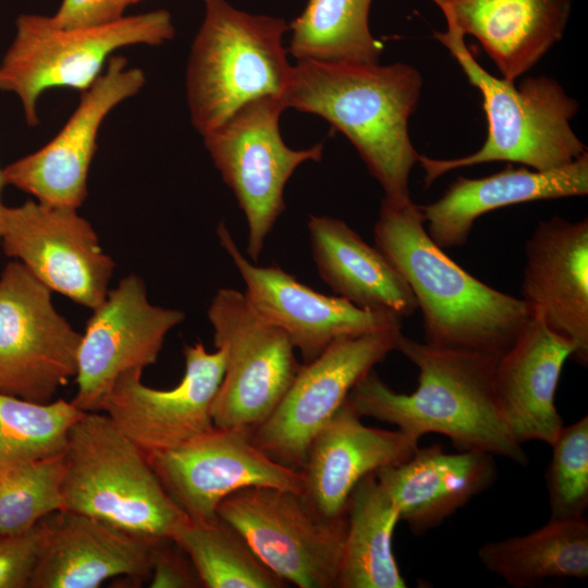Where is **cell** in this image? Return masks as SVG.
<instances>
[{"mask_svg":"<svg viewBox=\"0 0 588 588\" xmlns=\"http://www.w3.org/2000/svg\"><path fill=\"white\" fill-rule=\"evenodd\" d=\"M487 571L515 588L535 587L551 578L588 576V522L550 518L523 536L487 541L478 549Z\"/></svg>","mask_w":588,"mask_h":588,"instance_id":"27","label":"cell"},{"mask_svg":"<svg viewBox=\"0 0 588 588\" xmlns=\"http://www.w3.org/2000/svg\"><path fill=\"white\" fill-rule=\"evenodd\" d=\"M5 184V181H4V177H3V170L2 168L0 167V208L2 206V201H1V192H2V188L4 187Z\"/></svg>","mask_w":588,"mask_h":588,"instance_id":"37","label":"cell"},{"mask_svg":"<svg viewBox=\"0 0 588 588\" xmlns=\"http://www.w3.org/2000/svg\"><path fill=\"white\" fill-rule=\"evenodd\" d=\"M126 8L124 0H62L50 16L59 27H86L117 21Z\"/></svg>","mask_w":588,"mask_h":588,"instance_id":"36","label":"cell"},{"mask_svg":"<svg viewBox=\"0 0 588 588\" xmlns=\"http://www.w3.org/2000/svg\"><path fill=\"white\" fill-rule=\"evenodd\" d=\"M84 413L62 399L38 403L0 392V469L62 455Z\"/></svg>","mask_w":588,"mask_h":588,"instance_id":"31","label":"cell"},{"mask_svg":"<svg viewBox=\"0 0 588 588\" xmlns=\"http://www.w3.org/2000/svg\"><path fill=\"white\" fill-rule=\"evenodd\" d=\"M307 228L317 271L336 296L363 309L414 314L413 292L379 248L341 219L310 215Z\"/></svg>","mask_w":588,"mask_h":588,"instance_id":"26","label":"cell"},{"mask_svg":"<svg viewBox=\"0 0 588 588\" xmlns=\"http://www.w3.org/2000/svg\"><path fill=\"white\" fill-rule=\"evenodd\" d=\"M189 558L206 588H282L241 535L219 516L187 518L171 538Z\"/></svg>","mask_w":588,"mask_h":588,"instance_id":"30","label":"cell"},{"mask_svg":"<svg viewBox=\"0 0 588 588\" xmlns=\"http://www.w3.org/2000/svg\"><path fill=\"white\" fill-rule=\"evenodd\" d=\"M41 525L42 541L29 588H97L113 577H150L159 539L69 510L47 515Z\"/></svg>","mask_w":588,"mask_h":588,"instance_id":"20","label":"cell"},{"mask_svg":"<svg viewBox=\"0 0 588 588\" xmlns=\"http://www.w3.org/2000/svg\"><path fill=\"white\" fill-rule=\"evenodd\" d=\"M522 299L530 317L567 340L588 364V219L552 217L526 243Z\"/></svg>","mask_w":588,"mask_h":588,"instance_id":"19","label":"cell"},{"mask_svg":"<svg viewBox=\"0 0 588 588\" xmlns=\"http://www.w3.org/2000/svg\"><path fill=\"white\" fill-rule=\"evenodd\" d=\"M62 455L0 469V536L25 532L63 509Z\"/></svg>","mask_w":588,"mask_h":588,"instance_id":"32","label":"cell"},{"mask_svg":"<svg viewBox=\"0 0 588 588\" xmlns=\"http://www.w3.org/2000/svg\"><path fill=\"white\" fill-rule=\"evenodd\" d=\"M149 578L152 588L203 587L187 554L170 538L157 541Z\"/></svg>","mask_w":588,"mask_h":588,"instance_id":"35","label":"cell"},{"mask_svg":"<svg viewBox=\"0 0 588 588\" xmlns=\"http://www.w3.org/2000/svg\"><path fill=\"white\" fill-rule=\"evenodd\" d=\"M0 245L52 292L91 310L106 298L115 264L76 208L33 199L2 204Z\"/></svg>","mask_w":588,"mask_h":588,"instance_id":"13","label":"cell"},{"mask_svg":"<svg viewBox=\"0 0 588 588\" xmlns=\"http://www.w3.org/2000/svg\"><path fill=\"white\" fill-rule=\"evenodd\" d=\"M347 399L314 438L303 468L304 498L322 517L345 516L355 486L381 468L400 464L419 439L400 429L365 426Z\"/></svg>","mask_w":588,"mask_h":588,"instance_id":"21","label":"cell"},{"mask_svg":"<svg viewBox=\"0 0 588 588\" xmlns=\"http://www.w3.org/2000/svg\"><path fill=\"white\" fill-rule=\"evenodd\" d=\"M86 323L77 354V392L71 401L84 412H100L115 380L155 364L170 330L185 319L179 309L150 304L136 274L120 280Z\"/></svg>","mask_w":588,"mask_h":588,"instance_id":"16","label":"cell"},{"mask_svg":"<svg viewBox=\"0 0 588 588\" xmlns=\"http://www.w3.org/2000/svg\"><path fill=\"white\" fill-rule=\"evenodd\" d=\"M204 9L186 66L191 121L201 136L255 99H282L293 71L283 19L252 14L226 0H204Z\"/></svg>","mask_w":588,"mask_h":588,"instance_id":"5","label":"cell"},{"mask_svg":"<svg viewBox=\"0 0 588 588\" xmlns=\"http://www.w3.org/2000/svg\"><path fill=\"white\" fill-rule=\"evenodd\" d=\"M207 315L215 346L225 354L224 375L211 409L213 425L254 430L291 387L301 367L295 348L237 290L219 289Z\"/></svg>","mask_w":588,"mask_h":588,"instance_id":"10","label":"cell"},{"mask_svg":"<svg viewBox=\"0 0 588 588\" xmlns=\"http://www.w3.org/2000/svg\"><path fill=\"white\" fill-rule=\"evenodd\" d=\"M494 456L478 450L445 452L436 443L376 471L400 519L420 535L440 525L497 479Z\"/></svg>","mask_w":588,"mask_h":588,"instance_id":"24","label":"cell"},{"mask_svg":"<svg viewBox=\"0 0 588 588\" xmlns=\"http://www.w3.org/2000/svg\"><path fill=\"white\" fill-rule=\"evenodd\" d=\"M588 194V152L558 169L507 168L488 176H458L434 203L419 205L425 226L442 249L463 245L475 221L495 209Z\"/></svg>","mask_w":588,"mask_h":588,"instance_id":"23","label":"cell"},{"mask_svg":"<svg viewBox=\"0 0 588 588\" xmlns=\"http://www.w3.org/2000/svg\"><path fill=\"white\" fill-rule=\"evenodd\" d=\"M444 19L475 37L502 78L530 71L564 36L572 0H433Z\"/></svg>","mask_w":588,"mask_h":588,"instance_id":"25","label":"cell"},{"mask_svg":"<svg viewBox=\"0 0 588 588\" xmlns=\"http://www.w3.org/2000/svg\"><path fill=\"white\" fill-rule=\"evenodd\" d=\"M174 34L172 15L163 9L74 28L57 26L51 16L22 13L0 61V90L17 96L25 120L33 127L39 123L37 105L46 90L68 87L82 93L101 75L117 50L136 45L160 46L173 39Z\"/></svg>","mask_w":588,"mask_h":588,"instance_id":"7","label":"cell"},{"mask_svg":"<svg viewBox=\"0 0 588 588\" xmlns=\"http://www.w3.org/2000/svg\"><path fill=\"white\" fill-rule=\"evenodd\" d=\"M547 470L550 518H581L588 509V417L563 426Z\"/></svg>","mask_w":588,"mask_h":588,"instance_id":"33","label":"cell"},{"mask_svg":"<svg viewBox=\"0 0 588 588\" xmlns=\"http://www.w3.org/2000/svg\"><path fill=\"white\" fill-rule=\"evenodd\" d=\"M217 515L285 583L338 588L346 516L324 518L303 493L262 486L231 493Z\"/></svg>","mask_w":588,"mask_h":588,"instance_id":"9","label":"cell"},{"mask_svg":"<svg viewBox=\"0 0 588 588\" xmlns=\"http://www.w3.org/2000/svg\"><path fill=\"white\" fill-rule=\"evenodd\" d=\"M281 98L266 96L238 109L230 119L204 135V144L223 182L232 189L247 226V254L253 262L285 209L284 188L294 171L306 161L319 162L323 144L292 149L282 139Z\"/></svg>","mask_w":588,"mask_h":588,"instance_id":"8","label":"cell"},{"mask_svg":"<svg viewBox=\"0 0 588 588\" xmlns=\"http://www.w3.org/2000/svg\"><path fill=\"white\" fill-rule=\"evenodd\" d=\"M372 0H308L290 25L289 52L297 61L376 64L382 45L371 35Z\"/></svg>","mask_w":588,"mask_h":588,"instance_id":"29","label":"cell"},{"mask_svg":"<svg viewBox=\"0 0 588 588\" xmlns=\"http://www.w3.org/2000/svg\"><path fill=\"white\" fill-rule=\"evenodd\" d=\"M17 260L0 275V392L48 403L74 378L82 334Z\"/></svg>","mask_w":588,"mask_h":588,"instance_id":"11","label":"cell"},{"mask_svg":"<svg viewBox=\"0 0 588 588\" xmlns=\"http://www.w3.org/2000/svg\"><path fill=\"white\" fill-rule=\"evenodd\" d=\"M185 372L169 390L142 382L143 370L122 373L100 412L146 455L176 449L213 428L212 404L220 388L225 354L206 351L198 341L183 348Z\"/></svg>","mask_w":588,"mask_h":588,"instance_id":"17","label":"cell"},{"mask_svg":"<svg viewBox=\"0 0 588 588\" xmlns=\"http://www.w3.org/2000/svg\"><path fill=\"white\" fill-rule=\"evenodd\" d=\"M217 235L246 284L249 304L289 336L304 363L338 339L402 328L403 318L394 313L363 309L343 297L319 293L278 265H255L242 255L224 222Z\"/></svg>","mask_w":588,"mask_h":588,"instance_id":"18","label":"cell"},{"mask_svg":"<svg viewBox=\"0 0 588 588\" xmlns=\"http://www.w3.org/2000/svg\"><path fill=\"white\" fill-rule=\"evenodd\" d=\"M253 431L213 426L176 449L147 458L173 502L194 520L216 518L220 502L246 487L304 493L302 470L266 454L253 441Z\"/></svg>","mask_w":588,"mask_h":588,"instance_id":"14","label":"cell"},{"mask_svg":"<svg viewBox=\"0 0 588 588\" xmlns=\"http://www.w3.org/2000/svg\"><path fill=\"white\" fill-rule=\"evenodd\" d=\"M373 238L413 292L426 343L500 357L531 319L522 298L489 286L450 258L412 200H382Z\"/></svg>","mask_w":588,"mask_h":588,"instance_id":"3","label":"cell"},{"mask_svg":"<svg viewBox=\"0 0 588 588\" xmlns=\"http://www.w3.org/2000/svg\"><path fill=\"white\" fill-rule=\"evenodd\" d=\"M63 457L62 510L155 539H171L188 518L108 415L85 412L70 429Z\"/></svg>","mask_w":588,"mask_h":588,"instance_id":"6","label":"cell"},{"mask_svg":"<svg viewBox=\"0 0 588 588\" xmlns=\"http://www.w3.org/2000/svg\"><path fill=\"white\" fill-rule=\"evenodd\" d=\"M124 1H125V4H126L127 7H130V5H132V4H135V3L139 2V1H142V0H124Z\"/></svg>","mask_w":588,"mask_h":588,"instance_id":"38","label":"cell"},{"mask_svg":"<svg viewBox=\"0 0 588 588\" xmlns=\"http://www.w3.org/2000/svg\"><path fill=\"white\" fill-rule=\"evenodd\" d=\"M42 532L40 520L25 532L0 536V588H29Z\"/></svg>","mask_w":588,"mask_h":588,"instance_id":"34","label":"cell"},{"mask_svg":"<svg viewBox=\"0 0 588 588\" xmlns=\"http://www.w3.org/2000/svg\"><path fill=\"white\" fill-rule=\"evenodd\" d=\"M402 328L345 336L301 365L272 414L253 431V441L274 461L301 470L320 429L351 390L396 350Z\"/></svg>","mask_w":588,"mask_h":588,"instance_id":"12","label":"cell"},{"mask_svg":"<svg viewBox=\"0 0 588 588\" xmlns=\"http://www.w3.org/2000/svg\"><path fill=\"white\" fill-rule=\"evenodd\" d=\"M573 352L567 340L531 318L513 345L498 357L497 402L519 444L541 441L551 445L564 426L554 400L562 368Z\"/></svg>","mask_w":588,"mask_h":588,"instance_id":"22","label":"cell"},{"mask_svg":"<svg viewBox=\"0 0 588 588\" xmlns=\"http://www.w3.org/2000/svg\"><path fill=\"white\" fill-rule=\"evenodd\" d=\"M422 78L407 63L388 65L297 61L282 101L317 114L356 148L391 205L411 201L409 174L419 155L408 121Z\"/></svg>","mask_w":588,"mask_h":588,"instance_id":"2","label":"cell"},{"mask_svg":"<svg viewBox=\"0 0 588 588\" xmlns=\"http://www.w3.org/2000/svg\"><path fill=\"white\" fill-rule=\"evenodd\" d=\"M396 351L418 369L409 394L392 390L372 369L347 401L360 416L392 424L419 439L436 432L457 450H478L526 465L528 457L510 433L494 391L498 357L444 348L401 335Z\"/></svg>","mask_w":588,"mask_h":588,"instance_id":"1","label":"cell"},{"mask_svg":"<svg viewBox=\"0 0 588 588\" xmlns=\"http://www.w3.org/2000/svg\"><path fill=\"white\" fill-rule=\"evenodd\" d=\"M345 516L338 588H405L392 547L400 513L375 474L355 486Z\"/></svg>","mask_w":588,"mask_h":588,"instance_id":"28","label":"cell"},{"mask_svg":"<svg viewBox=\"0 0 588 588\" xmlns=\"http://www.w3.org/2000/svg\"><path fill=\"white\" fill-rule=\"evenodd\" d=\"M445 21V32H434V38L450 51L469 84L480 91L487 137L477 151L460 158L419 155L426 187L464 167L505 161L548 171L569 164L587 151L571 125L578 102L558 81L546 75L528 76L516 87L514 82L495 77L476 61L461 30Z\"/></svg>","mask_w":588,"mask_h":588,"instance_id":"4","label":"cell"},{"mask_svg":"<svg viewBox=\"0 0 588 588\" xmlns=\"http://www.w3.org/2000/svg\"><path fill=\"white\" fill-rule=\"evenodd\" d=\"M127 64L124 57L111 56L56 136L2 169L5 184L42 204L78 209L87 197L88 172L103 121L146 84L144 71Z\"/></svg>","mask_w":588,"mask_h":588,"instance_id":"15","label":"cell"}]
</instances>
